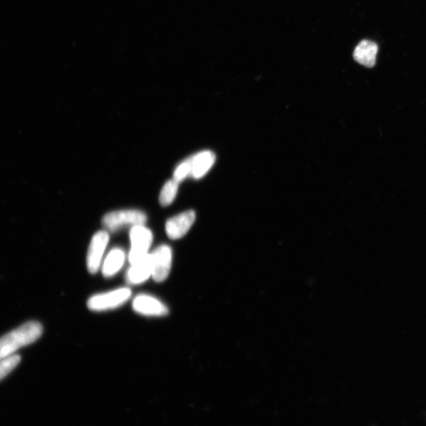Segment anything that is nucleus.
Wrapping results in <instances>:
<instances>
[{
  "mask_svg": "<svg viewBox=\"0 0 426 426\" xmlns=\"http://www.w3.org/2000/svg\"><path fill=\"white\" fill-rule=\"evenodd\" d=\"M125 252L119 248H114L106 257L102 265V273L106 278H110L118 273L125 262Z\"/></svg>",
  "mask_w": 426,
  "mask_h": 426,
  "instance_id": "nucleus-12",
  "label": "nucleus"
},
{
  "mask_svg": "<svg viewBox=\"0 0 426 426\" xmlns=\"http://www.w3.org/2000/svg\"><path fill=\"white\" fill-rule=\"evenodd\" d=\"M147 215L139 211H122L107 213L102 223L108 230H117L122 227L144 225L147 223Z\"/></svg>",
  "mask_w": 426,
  "mask_h": 426,
  "instance_id": "nucleus-4",
  "label": "nucleus"
},
{
  "mask_svg": "<svg viewBox=\"0 0 426 426\" xmlns=\"http://www.w3.org/2000/svg\"><path fill=\"white\" fill-rule=\"evenodd\" d=\"M153 259V275L157 283L163 282L169 276L172 264V250L168 245H161L151 254Z\"/></svg>",
  "mask_w": 426,
  "mask_h": 426,
  "instance_id": "nucleus-5",
  "label": "nucleus"
},
{
  "mask_svg": "<svg viewBox=\"0 0 426 426\" xmlns=\"http://www.w3.org/2000/svg\"><path fill=\"white\" fill-rule=\"evenodd\" d=\"M132 307L135 312L150 316L169 314V310L162 302L149 294H139L134 298Z\"/></svg>",
  "mask_w": 426,
  "mask_h": 426,
  "instance_id": "nucleus-8",
  "label": "nucleus"
},
{
  "mask_svg": "<svg viewBox=\"0 0 426 426\" xmlns=\"http://www.w3.org/2000/svg\"><path fill=\"white\" fill-rule=\"evenodd\" d=\"M43 327L38 321L27 322L0 338V359L14 355L21 348L41 336Z\"/></svg>",
  "mask_w": 426,
  "mask_h": 426,
  "instance_id": "nucleus-1",
  "label": "nucleus"
},
{
  "mask_svg": "<svg viewBox=\"0 0 426 426\" xmlns=\"http://www.w3.org/2000/svg\"><path fill=\"white\" fill-rule=\"evenodd\" d=\"M153 275V259L151 254L132 265L127 273L128 284L138 285L146 282Z\"/></svg>",
  "mask_w": 426,
  "mask_h": 426,
  "instance_id": "nucleus-9",
  "label": "nucleus"
},
{
  "mask_svg": "<svg viewBox=\"0 0 426 426\" xmlns=\"http://www.w3.org/2000/svg\"><path fill=\"white\" fill-rule=\"evenodd\" d=\"M179 183L176 180H169L163 187L160 195V203L163 206H170L174 201L179 189Z\"/></svg>",
  "mask_w": 426,
  "mask_h": 426,
  "instance_id": "nucleus-13",
  "label": "nucleus"
},
{
  "mask_svg": "<svg viewBox=\"0 0 426 426\" xmlns=\"http://www.w3.org/2000/svg\"><path fill=\"white\" fill-rule=\"evenodd\" d=\"M21 362V357L16 353L0 359V380L9 375Z\"/></svg>",
  "mask_w": 426,
  "mask_h": 426,
  "instance_id": "nucleus-14",
  "label": "nucleus"
},
{
  "mask_svg": "<svg viewBox=\"0 0 426 426\" xmlns=\"http://www.w3.org/2000/svg\"><path fill=\"white\" fill-rule=\"evenodd\" d=\"M129 238L132 247L128 257L129 263L132 265L149 255L154 235L149 229L144 225H138L132 228Z\"/></svg>",
  "mask_w": 426,
  "mask_h": 426,
  "instance_id": "nucleus-3",
  "label": "nucleus"
},
{
  "mask_svg": "<svg viewBox=\"0 0 426 426\" xmlns=\"http://www.w3.org/2000/svg\"><path fill=\"white\" fill-rule=\"evenodd\" d=\"M191 157L187 159L184 162L180 164L174 172V178L176 182H182L187 176L191 175Z\"/></svg>",
  "mask_w": 426,
  "mask_h": 426,
  "instance_id": "nucleus-15",
  "label": "nucleus"
},
{
  "mask_svg": "<svg viewBox=\"0 0 426 426\" xmlns=\"http://www.w3.org/2000/svg\"><path fill=\"white\" fill-rule=\"evenodd\" d=\"M132 290L127 287L92 296L87 306L92 311H105L124 305L132 297Z\"/></svg>",
  "mask_w": 426,
  "mask_h": 426,
  "instance_id": "nucleus-2",
  "label": "nucleus"
},
{
  "mask_svg": "<svg viewBox=\"0 0 426 426\" xmlns=\"http://www.w3.org/2000/svg\"><path fill=\"white\" fill-rule=\"evenodd\" d=\"M195 220H196V214L193 211L180 213L166 223V233L171 240H179L189 232Z\"/></svg>",
  "mask_w": 426,
  "mask_h": 426,
  "instance_id": "nucleus-7",
  "label": "nucleus"
},
{
  "mask_svg": "<svg viewBox=\"0 0 426 426\" xmlns=\"http://www.w3.org/2000/svg\"><path fill=\"white\" fill-rule=\"evenodd\" d=\"M108 242L110 235L105 230H100L93 235L87 255V268L91 274L97 273L100 268Z\"/></svg>",
  "mask_w": 426,
  "mask_h": 426,
  "instance_id": "nucleus-6",
  "label": "nucleus"
},
{
  "mask_svg": "<svg viewBox=\"0 0 426 426\" xmlns=\"http://www.w3.org/2000/svg\"><path fill=\"white\" fill-rule=\"evenodd\" d=\"M378 52V46L376 43L363 40L353 50V59L366 68H373L376 64V57Z\"/></svg>",
  "mask_w": 426,
  "mask_h": 426,
  "instance_id": "nucleus-10",
  "label": "nucleus"
},
{
  "mask_svg": "<svg viewBox=\"0 0 426 426\" xmlns=\"http://www.w3.org/2000/svg\"><path fill=\"white\" fill-rule=\"evenodd\" d=\"M215 155L211 151H203L191 157V176L195 179L204 177L215 164Z\"/></svg>",
  "mask_w": 426,
  "mask_h": 426,
  "instance_id": "nucleus-11",
  "label": "nucleus"
}]
</instances>
